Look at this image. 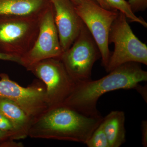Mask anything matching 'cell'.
Segmentation results:
<instances>
[{"mask_svg": "<svg viewBox=\"0 0 147 147\" xmlns=\"http://www.w3.org/2000/svg\"><path fill=\"white\" fill-rule=\"evenodd\" d=\"M147 72L140 63L123 64L97 80L76 84L63 105L90 117L102 116L97 109L98 100L106 93L120 89H135L147 82Z\"/></svg>", "mask_w": 147, "mask_h": 147, "instance_id": "1", "label": "cell"}, {"mask_svg": "<svg viewBox=\"0 0 147 147\" xmlns=\"http://www.w3.org/2000/svg\"><path fill=\"white\" fill-rule=\"evenodd\" d=\"M103 117H90L63 105L50 108L32 123L28 137L86 144Z\"/></svg>", "mask_w": 147, "mask_h": 147, "instance_id": "2", "label": "cell"}, {"mask_svg": "<svg viewBox=\"0 0 147 147\" xmlns=\"http://www.w3.org/2000/svg\"><path fill=\"white\" fill-rule=\"evenodd\" d=\"M41 15L0 16V53L21 60L35 42Z\"/></svg>", "mask_w": 147, "mask_h": 147, "instance_id": "3", "label": "cell"}, {"mask_svg": "<svg viewBox=\"0 0 147 147\" xmlns=\"http://www.w3.org/2000/svg\"><path fill=\"white\" fill-rule=\"evenodd\" d=\"M124 14L119 11L110 28L109 43L115 45L105 70L108 72L122 65L135 62L147 65V47L133 33Z\"/></svg>", "mask_w": 147, "mask_h": 147, "instance_id": "4", "label": "cell"}, {"mask_svg": "<svg viewBox=\"0 0 147 147\" xmlns=\"http://www.w3.org/2000/svg\"><path fill=\"white\" fill-rule=\"evenodd\" d=\"M100 57L98 46L83 23L79 36L60 59L76 84L91 80L93 67Z\"/></svg>", "mask_w": 147, "mask_h": 147, "instance_id": "5", "label": "cell"}, {"mask_svg": "<svg viewBox=\"0 0 147 147\" xmlns=\"http://www.w3.org/2000/svg\"><path fill=\"white\" fill-rule=\"evenodd\" d=\"M73 4L97 44L102 65L105 69L111 55L108 42L109 32L119 11L104 8L96 0H77Z\"/></svg>", "mask_w": 147, "mask_h": 147, "instance_id": "6", "label": "cell"}, {"mask_svg": "<svg viewBox=\"0 0 147 147\" xmlns=\"http://www.w3.org/2000/svg\"><path fill=\"white\" fill-rule=\"evenodd\" d=\"M26 69L45 84L49 109L63 105L76 85L60 59L43 60Z\"/></svg>", "mask_w": 147, "mask_h": 147, "instance_id": "7", "label": "cell"}, {"mask_svg": "<svg viewBox=\"0 0 147 147\" xmlns=\"http://www.w3.org/2000/svg\"><path fill=\"white\" fill-rule=\"evenodd\" d=\"M0 97L13 101L33 121L49 109L45 84L39 79L28 86H21L5 73L0 74Z\"/></svg>", "mask_w": 147, "mask_h": 147, "instance_id": "8", "label": "cell"}, {"mask_svg": "<svg viewBox=\"0 0 147 147\" xmlns=\"http://www.w3.org/2000/svg\"><path fill=\"white\" fill-rule=\"evenodd\" d=\"M63 53L51 3L41 15L39 31L35 42L31 49L21 58V65L27 69L43 60L60 59Z\"/></svg>", "mask_w": 147, "mask_h": 147, "instance_id": "9", "label": "cell"}, {"mask_svg": "<svg viewBox=\"0 0 147 147\" xmlns=\"http://www.w3.org/2000/svg\"><path fill=\"white\" fill-rule=\"evenodd\" d=\"M54 19L63 52L68 50L81 31L83 21L70 0H50Z\"/></svg>", "mask_w": 147, "mask_h": 147, "instance_id": "10", "label": "cell"}, {"mask_svg": "<svg viewBox=\"0 0 147 147\" xmlns=\"http://www.w3.org/2000/svg\"><path fill=\"white\" fill-rule=\"evenodd\" d=\"M50 4V0H0V16H40Z\"/></svg>", "mask_w": 147, "mask_h": 147, "instance_id": "11", "label": "cell"}, {"mask_svg": "<svg viewBox=\"0 0 147 147\" xmlns=\"http://www.w3.org/2000/svg\"><path fill=\"white\" fill-rule=\"evenodd\" d=\"M0 113L10 121L21 139L28 137L32 121L21 107L9 99L0 97Z\"/></svg>", "mask_w": 147, "mask_h": 147, "instance_id": "12", "label": "cell"}, {"mask_svg": "<svg viewBox=\"0 0 147 147\" xmlns=\"http://www.w3.org/2000/svg\"><path fill=\"white\" fill-rule=\"evenodd\" d=\"M125 117L123 111H113L103 117L102 123L110 147H119L126 141Z\"/></svg>", "mask_w": 147, "mask_h": 147, "instance_id": "13", "label": "cell"}, {"mask_svg": "<svg viewBox=\"0 0 147 147\" xmlns=\"http://www.w3.org/2000/svg\"><path fill=\"white\" fill-rule=\"evenodd\" d=\"M109 7L113 10H117L124 14L127 18L131 22L139 23L145 28L147 23L141 17H138L132 11L130 5L126 0H103Z\"/></svg>", "mask_w": 147, "mask_h": 147, "instance_id": "14", "label": "cell"}, {"mask_svg": "<svg viewBox=\"0 0 147 147\" xmlns=\"http://www.w3.org/2000/svg\"><path fill=\"white\" fill-rule=\"evenodd\" d=\"M85 144L89 147H110L102 121L95 129Z\"/></svg>", "mask_w": 147, "mask_h": 147, "instance_id": "15", "label": "cell"}, {"mask_svg": "<svg viewBox=\"0 0 147 147\" xmlns=\"http://www.w3.org/2000/svg\"><path fill=\"white\" fill-rule=\"evenodd\" d=\"M0 129L9 132L12 134L14 140L21 139L18 132L16 131L12 124L5 116L0 113Z\"/></svg>", "mask_w": 147, "mask_h": 147, "instance_id": "16", "label": "cell"}, {"mask_svg": "<svg viewBox=\"0 0 147 147\" xmlns=\"http://www.w3.org/2000/svg\"><path fill=\"white\" fill-rule=\"evenodd\" d=\"M127 2L134 13L144 11L147 7V0H128Z\"/></svg>", "mask_w": 147, "mask_h": 147, "instance_id": "17", "label": "cell"}, {"mask_svg": "<svg viewBox=\"0 0 147 147\" xmlns=\"http://www.w3.org/2000/svg\"><path fill=\"white\" fill-rule=\"evenodd\" d=\"M142 141L143 146L147 147V121L144 120L142 123Z\"/></svg>", "mask_w": 147, "mask_h": 147, "instance_id": "18", "label": "cell"}, {"mask_svg": "<svg viewBox=\"0 0 147 147\" xmlns=\"http://www.w3.org/2000/svg\"><path fill=\"white\" fill-rule=\"evenodd\" d=\"M0 60L9 61L21 64V59L1 53H0Z\"/></svg>", "mask_w": 147, "mask_h": 147, "instance_id": "19", "label": "cell"}, {"mask_svg": "<svg viewBox=\"0 0 147 147\" xmlns=\"http://www.w3.org/2000/svg\"><path fill=\"white\" fill-rule=\"evenodd\" d=\"M10 139L14 140L12 134L9 132L3 131L0 129V144Z\"/></svg>", "mask_w": 147, "mask_h": 147, "instance_id": "20", "label": "cell"}, {"mask_svg": "<svg viewBox=\"0 0 147 147\" xmlns=\"http://www.w3.org/2000/svg\"><path fill=\"white\" fill-rule=\"evenodd\" d=\"M146 88V87L142 86L139 84L136 88V90L142 94L144 99L146 100H147V94H146V93H147Z\"/></svg>", "mask_w": 147, "mask_h": 147, "instance_id": "21", "label": "cell"}, {"mask_svg": "<svg viewBox=\"0 0 147 147\" xmlns=\"http://www.w3.org/2000/svg\"><path fill=\"white\" fill-rule=\"evenodd\" d=\"M70 1L72 3L74 4V3L76 2L77 0H70ZM96 1L102 7L107 9H110V10H113V9H111L109 7V6L106 4V3H105L103 0H96Z\"/></svg>", "mask_w": 147, "mask_h": 147, "instance_id": "22", "label": "cell"}]
</instances>
